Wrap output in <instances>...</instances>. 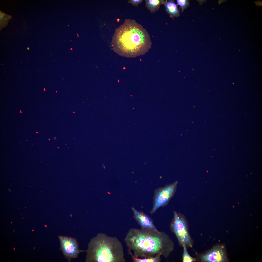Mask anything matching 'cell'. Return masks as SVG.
<instances>
[{
    "mask_svg": "<svg viewBox=\"0 0 262 262\" xmlns=\"http://www.w3.org/2000/svg\"><path fill=\"white\" fill-rule=\"evenodd\" d=\"M124 241L133 255L139 258L157 255L166 258L174 248L173 242L164 232L148 228L131 229Z\"/></svg>",
    "mask_w": 262,
    "mask_h": 262,
    "instance_id": "cell-1",
    "label": "cell"
},
{
    "mask_svg": "<svg viewBox=\"0 0 262 262\" xmlns=\"http://www.w3.org/2000/svg\"><path fill=\"white\" fill-rule=\"evenodd\" d=\"M115 51L122 56H134L147 51L152 44L146 29L134 20L126 19L112 38Z\"/></svg>",
    "mask_w": 262,
    "mask_h": 262,
    "instance_id": "cell-2",
    "label": "cell"
},
{
    "mask_svg": "<svg viewBox=\"0 0 262 262\" xmlns=\"http://www.w3.org/2000/svg\"><path fill=\"white\" fill-rule=\"evenodd\" d=\"M86 262H124L123 248L116 238L98 233L89 242Z\"/></svg>",
    "mask_w": 262,
    "mask_h": 262,
    "instance_id": "cell-3",
    "label": "cell"
},
{
    "mask_svg": "<svg viewBox=\"0 0 262 262\" xmlns=\"http://www.w3.org/2000/svg\"><path fill=\"white\" fill-rule=\"evenodd\" d=\"M171 227L181 246L185 245L188 246H192L191 241L185 221L183 218L175 212L174 213V218Z\"/></svg>",
    "mask_w": 262,
    "mask_h": 262,
    "instance_id": "cell-4",
    "label": "cell"
},
{
    "mask_svg": "<svg viewBox=\"0 0 262 262\" xmlns=\"http://www.w3.org/2000/svg\"><path fill=\"white\" fill-rule=\"evenodd\" d=\"M58 237L60 245V249L68 262L77 258L80 253L86 252L79 249V244L76 238L63 236H59Z\"/></svg>",
    "mask_w": 262,
    "mask_h": 262,
    "instance_id": "cell-5",
    "label": "cell"
},
{
    "mask_svg": "<svg viewBox=\"0 0 262 262\" xmlns=\"http://www.w3.org/2000/svg\"><path fill=\"white\" fill-rule=\"evenodd\" d=\"M178 183L176 181L164 187L156 189L155 191L153 204L151 213L153 214L159 208L166 205L174 193Z\"/></svg>",
    "mask_w": 262,
    "mask_h": 262,
    "instance_id": "cell-6",
    "label": "cell"
},
{
    "mask_svg": "<svg viewBox=\"0 0 262 262\" xmlns=\"http://www.w3.org/2000/svg\"><path fill=\"white\" fill-rule=\"evenodd\" d=\"M202 261L207 262H226L228 261L224 247L216 246L201 257Z\"/></svg>",
    "mask_w": 262,
    "mask_h": 262,
    "instance_id": "cell-7",
    "label": "cell"
},
{
    "mask_svg": "<svg viewBox=\"0 0 262 262\" xmlns=\"http://www.w3.org/2000/svg\"><path fill=\"white\" fill-rule=\"evenodd\" d=\"M132 209L134 218L141 228L157 230L151 219L149 216L133 208H132Z\"/></svg>",
    "mask_w": 262,
    "mask_h": 262,
    "instance_id": "cell-8",
    "label": "cell"
},
{
    "mask_svg": "<svg viewBox=\"0 0 262 262\" xmlns=\"http://www.w3.org/2000/svg\"><path fill=\"white\" fill-rule=\"evenodd\" d=\"M164 5L166 11L171 17L173 18L179 16V10L177 4L174 0H165Z\"/></svg>",
    "mask_w": 262,
    "mask_h": 262,
    "instance_id": "cell-9",
    "label": "cell"
},
{
    "mask_svg": "<svg viewBox=\"0 0 262 262\" xmlns=\"http://www.w3.org/2000/svg\"><path fill=\"white\" fill-rule=\"evenodd\" d=\"M146 6L151 13H154L158 11L162 4H164L165 0H146Z\"/></svg>",
    "mask_w": 262,
    "mask_h": 262,
    "instance_id": "cell-10",
    "label": "cell"
},
{
    "mask_svg": "<svg viewBox=\"0 0 262 262\" xmlns=\"http://www.w3.org/2000/svg\"><path fill=\"white\" fill-rule=\"evenodd\" d=\"M128 251L131 255L132 259L134 262H159L161 261V256L160 255H157L155 257L148 258H139L135 257L130 250L129 249Z\"/></svg>",
    "mask_w": 262,
    "mask_h": 262,
    "instance_id": "cell-11",
    "label": "cell"
},
{
    "mask_svg": "<svg viewBox=\"0 0 262 262\" xmlns=\"http://www.w3.org/2000/svg\"><path fill=\"white\" fill-rule=\"evenodd\" d=\"M182 246L183 247V262H192L195 261V259L191 257L188 254L186 248V245H184Z\"/></svg>",
    "mask_w": 262,
    "mask_h": 262,
    "instance_id": "cell-12",
    "label": "cell"
},
{
    "mask_svg": "<svg viewBox=\"0 0 262 262\" xmlns=\"http://www.w3.org/2000/svg\"><path fill=\"white\" fill-rule=\"evenodd\" d=\"M176 1L180 7L182 11L188 6L189 2L187 0H177Z\"/></svg>",
    "mask_w": 262,
    "mask_h": 262,
    "instance_id": "cell-13",
    "label": "cell"
},
{
    "mask_svg": "<svg viewBox=\"0 0 262 262\" xmlns=\"http://www.w3.org/2000/svg\"><path fill=\"white\" fill-rule=\"evenodd\" d=\"M143 1V0H129L128 1V3H131L134 6H137L141 3Z\"/></svg>",
    "mask_w": 262,
    "mask_h": 262,
    "instance_id": "cell-14",
    "label": "cell"
},
{
    "mask_svg": "<svg viewBox=\"0 0 262 262\" xmlns=\"http://www.w3.org/2000/svg\"><path fill=\"white\" fill-rule=\"evenodd\" d=\"M256 6L257 7H262V1L260 0L256 1L254 2Z\"/></svg>",
    "mask_w": 262,
    "mask_h": 262,
    "instance_id": "cell-15",
    "label": "cell"
},
{
    "mask_svg": "<svg viewBox=\"0 0 262 262\" xmlns=\"http://www.w3.org/2000/svg\"><path fill=\"white\" fill-rule=\"evenodd\" d=\"M226 1H227V0H219V1H218L219 2H218V3L219 4H220L221 3H222L225 2Z\"/></svg>",
    "mask_w": 262,
    "mask_h": 262,
    "instance_id": "cell-16",
    "label": "cell"
},
{
    "mask_svg": "<svg viewBox=\"0 0 262 262\" xmlns=\"http://www.w3.org/2000/svg\"><path fill=\"white\" fill-rule=\"evenodd\" d=\"M13 249H13L15 251V248L14 247Z\"/></svg>",
    "mask_w": 262,
    "mask_h": 262,
    "instance_id": "cell-17",
    "label": "cell"
},
{
    "mask_svg": "<svg viewBox=\"0 0 262 262\" xmlns=\"http://www.w3.org/2000/svg\"><path fill=\"white\" fill-rule=\"evenodd\" d=\"M20 113H22V112H21V110H20Z\"/></svg>",
    "mask_w": 262,
    "mask_h": 262,
    "instance_id": "cell-18",
    "label": "cell"
},
{
    "mask_svg": "<svg viewBox=\"0 0 262 262\" xmlns=\"http://www.w3.org/2000/svg\"><path fill=\"white\" fill-rule=\"evenodd\" d=\"M27 49H28V50H29V48H28H28H27Z\"/></svg>",
    "mask_w": 262,
    "mask_h": 262,
    "instance_id": "cell-19",
    "label": "cell"
},
{
    "mask_svg": "<svg viewBox=\"0 0 262 262\" xmlns=\"http://www.w3.org/2000/svg\"><path fill=\"white\" fill-rule=\"evenodd\" d=\"M34 230L33 229V230H32V231H34Z\"/></svg>",
    "mask_w": 262,
    "mask_h": 262,
    "instance_id": "cell-20",
    "label": "cell"
},
{
    "mask_svg": "<svg viewBox=\"0 0 262 262\" xmlns=\"http://www.w3.org/2000/svg\"><path fill=\"white\" fill-rule=\"evenodd\" d=\"M44 91H45V89H44Z\"/></svg>",
    "mask_w": 262,
    "mask_h": 262,
    "instance_id": "cell-21",
    "label": "cell"
},
{
    "mask_svg": "<svg viewBox=\"0 0 262 262\" xmlns=\"http://www.w3.org/2000/svg\"><path fill=\"white\" fill-rule=\"evenodd\" d=\"M12 223V222H11V223Z\"/></svg>",
    "mask_w": 262,
    "mask_h": 262,
    "instance_id": "cell-22",
    "label": "cell"
},
{
    "mask_svg": "<svg viewBox=\"0 0 262 262\" xmlns=\"http://www.w3.org/2000/svg\"><path fill=\"white\" fill-rule=\"evenodd\" d=\"M13 231L14 232H15V231L14 230H13Z\"/></svg>",
    "mask_w": 262,
    "mask_h": 262,
    "instance_id": "cell-23",
    "label": "cell"
},
{
    "mask_svg": "<svg viewBox=\"0 0 262 262\" xmlns=\"http://www.w3.org/2000/svg\"><path fill=\"white\" fill-rule=\"evenodd\" d=\"M35 247H34V249H35Z\"/></svg>",
    "mask_w": 262,
    "mask_h": 262,
    "instance_id": "cell-24",
    "label": "cell"
},
{
    "mask_svg": "<svg viewBox=\"0 0 262 262\" xmlns=\"http://www.w3.org/2000/svg\"><path fill=\"white\" fill-rule=\"evenodd\" d=\"M36 133H38V132H36Z\"/></svg>",
    "mask_w": 262,
    "mask_h": 262,
    "instance_id": "cell-25",
    "label": "cell"
}]
</instances>
